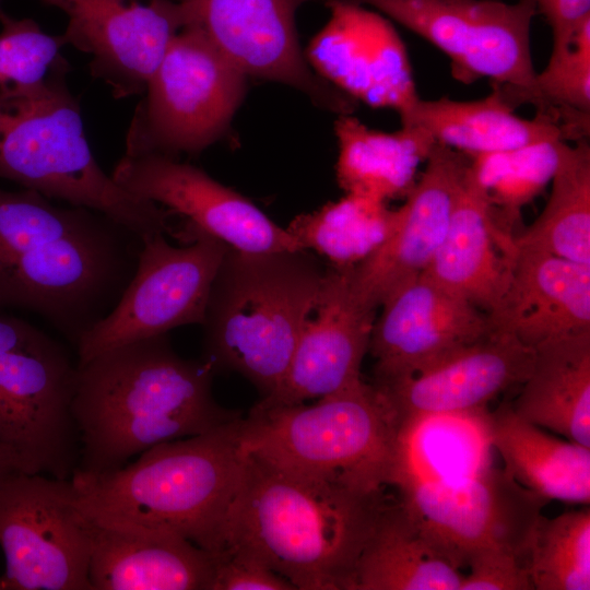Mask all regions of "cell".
I'll return each instance as SVG.
<instances>
[{"instance_id": "obj_8", "label": "cell", "mask_w": 590, "mask_h": 590, "mask_svg": "<svg viewBox=\"0 0 590 590\" xmlns=\"http://www.w3.org/2000/svg\"><path fill=\"white\" fill-rule=\"evenodd\" d=\"M76 367L60 341L0 310V444L17 456L21 471L61 480L75 472Z\"/></svg>"}, {"instance_id": "obj_16", "label": "cell", "mask_w": 590, "mask_h": 590, "mask_svg": "<svg viewBox=\"0 0 590 590\" xmlns=\"http://www.w3.org/2000/svg\"><path fill=\"white\" fill-rule=\"evenodd\" d=\"M111 177L131 194L160 204L186 222L248 252L302 250L251 201L202 169L163 155H123Z\"/></svg>"}, {"instance_id": "obj_17", "label": "cell", "mask_w": 590, "mask_h": 590, "mask_svg": "<svg viewBox=\"0 0 590 590\" xmlns=\"http://www.w3.org/2000/svg\"><path fill=\"white\" fill-rule=\"evenodd\" d=\"M327 24L310 40L306 60L315 73L356 102L399 115L418 98L403 40L382 14L327 0Z\"/></svg>"}, {"instance_id": "obj_33", "label": "cell", "mask_w": 590, "mask_h": 590, "mask_svg": "<svg viewBox=\"0 0 590 590\" xmlns=\"http://www.w3.org/2000/svg\"><path fill=\"white\" fill-rule=\"evenodd\" d=\"M529 105L535 114L562 126L570 141L590 134V16L577 28L567 47L551 52L542 72H536Z\"/></svg>"}, {"instance_id": "obj_5", "label": "cell", "mask_w": 590, "mask_h": 590, "mask_svg": "<svg viewBox=\"0 0 590 590\" xmlns=\"http://www.w3.org/2000/svg\"><path fill=\"white\" fill-rule=\"evenodd\" d=\"M324 269L308 250L240 251L227 246L211 284L202 359L233 370L267 397L282 381L314 312Z\"/></svg>"}, {"instance_id": "obj_12", "label": "cell", "mask_w": 590, "mask_h": 590, "mask_svg": "<svg viewBox=\"0 0 590 590\" xmlns=\"http://www.w3.org/2000/svg\"><path fill=\"white\" fill-rule=\"evenodd\" d=\"M0 547L7 590H92V521L71 479L0 475Z\"/></svg>"}, {"instance_id": "obj_20", "label": "cell", "mask_w": 590, "mask_h": 590, "mask_svg": "<svg viewBox=\"0 0 590 590\" xmlns=\"http://www.w3.org/2000/svg\"><path fill=\"white\" fill-rule=\"evenodd\" d=\"M469 164L470 156L435 143L399 208L393 232L350 268L352 286L367 307L377 310L393 290L425 271L444 239Z\"/></svg>"}, {"instance_id": "obj_27", "label": "cell", "mask_w": 590, "mask_h": 590, "mask_svg": "<svg viewBox=\"0 0 590 590\" xmlns=\"http://www.w3.org/2000/svg\"><path fill=\"white\" fill-rule=\"evenodd\" d=\"M486 437L504 470L546 500L589 505L590 448L552 437L503 404L485 420Z\"/></svg>"}, {"instance_id": "obj_36", "label": "cell", "mask_w": 590, "mask_h": 590, "mask_svg": "<svg viewBox=\"0 0 590 590\" xmlns=\"http://www.w3.org/2000/svg\"><path fill=\"white\" fill-rule=\"evenodd\" d=\"M213 557L211 590H296L285 578L241 553L223 550Z\"/></svg>"}, {"instance_id": "obj_23", "label": "cell", "mask_w": 590, "mask_h": 590, "mask_svg": "<svg viewBox=\"0 0 590 590\" xmlns=\"http://www.w3.org/2000/svg\"><path fill=\"white\" fill-rule=\"evenodd\" d=\"M91 521L92 590H211L214 557L186 538Z\"/></svg>"}, {"instance_id": "obj_34", "label": "cell", "mask_w": 590, "mask_h": 590, "mask_svg": "<svg viewBox=\"0 0 590 590\" xmlns=\"http://www.w3.org/2000/svg\"><path fill=\"white\" fill-rule=\"evenodd\" d=\"M533 589H590V509L540 516L526 553Z\"/></svg>"}, {"instance_id": "obj_24", "label": "cell", "mask_w": 590, "mask_h": 590, "mask_svg": "<svg viewBox=\"0 0 590 590\" xmlns=\"http://www.w3.org/2000/svg\"><path fill=\"white\" fill-rule=\"evenodd\" d=\"M514 238L468 167L444 239L423 273L487 314L505 291Z\"/></svg>"}, {"instance_id": "obj_40", "label": "cell", "mask_w": 590, "mask_h": 590, "mask_svg": "<svg viewBox=\"0 0 590 590\" xmlns=\"http://www.w3.org/2000/svg\"><path fill=\"white\" fill-rule=\"evenodd\" d=\"M0 590H7L2 576H0Z\"/></svg>"}, {"instance_id": "obj_25", "label": "cell", "mask_w": 590, "mask_h": 590, "mask_svg": "<svg viewBox=\"0 0 590 590\" xmlns=\"http://www.w3.org/2000/svg\"><path fill=\"white\" fill-rule=\"evenodd\" d=\"M401 125L416 126L436 143L475 156L543 141L570 142L566 130L535 114L527 119L515 114L498 92L473 101L421 97L400 115Z\"/></svg>"}, {"instance_id": "obj_18", "label": "cell", "mask_w": 590, "mask_h": 590, "mask_svg": "<svg viewBox=\"0 0 590 590\" xmlns=\"http://www.w3.org/2000/svg\"><path fill=\"white\" fill-rule=\"evenodd\" d=\"M380 307L368 347L377 385L417 374L489 334L485 312L424 273L399 285Z\"/></svg>"}, {"instance_id": "obj_28", "label": "cell", "mask_w": 590, "mask_h": 590, "mask_svg": "<svg viewBox=\"0 0 590 590\" xmlns=\"http://www.w3.org/2000/svg\"><path fill=\"white\" fill-rule=\"evenodd\" d=\"M339 154L337 179L346 192L382 202L405 198L435 145L424 129L401 125L394 132L368 128L351 114L334 122Z\"/></svg>"}, {"instance_id": "obj_7", "label": "cell", "mask_w": 590, "mask_h": 590, "mask_svg": "<svg viewBox=\"0 0 590 590\" xmlns=\"http://www.w3.org/2000/svg\"><path fill=\"white\" fill-rule=\"evenodd\" d=\"M403 424L386 393L359 382L304 403L259 406L241 424V446L276 467L365 489L394 484Z\"/></svg>"}, {"instance_id": "obj_19", "label": "cell", "mask_w": 590, "mask_h": 590, "mask_svg": "<svg viewBox=\"0 0 590 590\" xmlns=\"http://www.w3.org/2000/svg\"><path fill=\"white\" fill-rule=\"evenodd\" d=\"M314 318L300 331L285 375L276 389L256 403H304L351 387L362 379L376 310L356 295L350 268L324 271Z\"/></svg>"}, {"instance_id": "obj_21", "label": "cell", "mask_w": 590, "mask_h": 590, "mask_svg": "<svg viewBox=\"0 0 590 590\" xmlns=\"http://www.w3.org/2000/svg\"><path fill=\"white\" fill-rule=\"evenodd\" d=\"M535 351L509 334L489 332L410 377L377 385L404 428L420 420L480 411L503 391L522 385Z\"/></svg>"}, {"instance_id": "obj_14", "label": "cell", "mask_w": 590, "mask_h": 590, "mask_svg": "<svg viewBox=\"0 0 590 590\" xmlns=\"http://www.w3.org/2000/svg\"><path fill=\"white\" fill-rule=\"evenodd\" d=\"M245 75L291 85L326 109L351 114L354 99L317 73L303 54L296 13L316 0H176ZM326 2V0H324Z\"/></svg>"}, {"instance_id": "obj_9", "label": "cell", "mask_w": 590, "mask_h": 590, "mask_svg": "<svg viewBox=\"0 0 590 590\" xmlns=\"http://www.w3.org/2000/svg\"><path fill=\"white\" fill-rule=\"evenodd\" d=\"M246 78L192 24L172 40L151 74L126 135L127 156L198 154L228 129Z\"/></svg>"}, {"instance_id": "obj_4", "label": "cell", "mask_w": 590, "mask_h": 590, "mask_svg": "<svg viewBox=\"0 0 590 590\" xmlns=\"http://www.w3.org/2000/svg\"><path fill=\"white\" fill-rule=\"evenodd\" d=\"M243 418L156 445L114 471L73 475L81 510L95 522L168 531L219 553L244 465Z\"/></svg>"}, {"instance_id": "obj_29", "label": "cell", "mask_w": 590, "mask_h": 590, "mask_svg": "<svg viewBox=\"0 0 590 590\" xmlns=\"http://www.w3.org/2000/svg\"><path fill=\"white\" fill-rule=\"evenodd\" d=\"M534 351L532 369L511 404L514 412L590 448V332Z\"/></svg>"}, {"instance_id": "obj_15", "label": "cell", "mask_w": 590, "mask_h": 590, "mask_svg": "<svg viewBox=\"0 0 590 590\" xmlns=\"http://www.w3.org/2000/svg\"><path fill=\"white\" fill-rule=\"evenodd\" d=\"M62 11L67 45L91 57V73L114 97L144 93L174 37L187 25L173 0H42Z\"/></svg>"}, {"instance_id": "obj_13", "label": "cell", "mask_w": 590, "mask_h": 590, "mask_svg": "<svg viewBox=\"0 0 590 590\" xmlns=\"http://www.w3.org/2000/svg\"><path fill=\"white\" fill-rule=\"evenodd\" d=\"M396 484L401 500L459 569L485 552L524 560L532 530L548 503L495 468L456 480L405 473Z\"/></svg>"}, {"instance_id": "obj_2", "label": "cell", "mask_w": 590, "mask_h": 590, "mask_svg": "<svg viewBox=\"0 0 590 590\" xmlns=\"http://www.w3.org/2000/svg\"><path fill=\"white\" fill-rule=\"evenodd\" d=\"M213 375L202 358L178 355L167 333L78 363L71 401L79 438L73 475L114 471L156 445L240 417L215 401Z\"/></svg>"}, {"instance_id": "obj_35", "label": "cell", "mask_w": 590, "mask_h": 590, "mask_svg": "<svg viewBox=\"0 0 590 590\" xmlns=\"http://www.w3.org/2000/svg\"><path fill=\"white\" fill-rule=\"evenodd\" d=\"M0 96L43 81L63 59L67 43L32 19L0 14Z\"/></svg>"}, {"instance_id": "obj_1", "label": "cell", "mask_w": 590, "mask_h": 590, "mask_svg": "<svg viewBox=\"0 0 590 590\" xmlns=\"http://www.w3.org/2000/svg\"><path fill=\"white\" fill-rule=\"evenodd\" d=\"M142 240L98 211L0 187V310L35 314L76 346L117 304Z\"/></svg>"}, {"instance_id": "obj_11", "label": "cell", "mask_w": 590, "mask_h": 590, "mask_svg": "<svg viewBox=\"0 0 590 590\" xmlns=\"http://www.w3.org/2000/svg\"><path fill=\"white\" fill-rule=\"evenodd\" d=\"M174 246L164 233L142 240L135 271L113 309L78 342V363L110 349L201 324L227 245L186 222Z\"/></svg>"}, {"instance_id": "obj_26", "label": "cell", "mask_w": 590, "mask_h": 590, "mask_svg": "<svg viewBox=\"0 0 590 590\" xmlns=\"http://www.w3.org/2000/svg\"><path fill=\"white\" fill-rule=\"evenodd\" d=\"M463 578L404 503L388 500L359 557L354 590H460Z\"/></svg>"}, {"instance_id": "obj_10", "label": "cell", "mask_w": 590, "mask_h": 590, "mask_svg": "<svg viewBox=\"0 0 590 590\" xmlns=\"http://www.w3.org/2000/svg\"><path fill=\"white\" fill-rule=\"evenodd\" d=\"M368 4L441 50L455 80L487 79L514 110L529 105L536 71L529 0H343Z\"/></svg>"}, {"instance_id": "obj_3", "label": "cell", "mask_w": 590, "mask_h": 590, "mask_svg": "<svg viewBox=\"0 0 590 590\" xmlns=\"http://www.w3.org/2000/svg\"><path fill=\"white\" fill-rule=\"evenodd\" d=\"M222 550L247 555L300 590H354L363 550L388 499L245 452ZM220 551V552H221Z\"/></svg>"}, {"instance_id": "obj_41", "label": "cell", "mask_w": 590, "mask_h": 590, "mask_svg": "<svg viewBox=\"0 0 590 590\" xmlns=\"http://www.w3.org/2000/svg\"><path fill=\"white\" fill-rule=\"evenodd\" d=\"M1 1H2V0H0V4H1ZM2 12H3V11L1 10V7H0V14H1Z\"/></svg>"}, {"instance_id": "obj_6", "label": "cell", "mask_w": 590, "mask_h": 590, "mask_svg": "<svg viewBox=\"0 0 590 590\" xmlns=\"http://www.w3.org/2000/svg\"><path fill=\"white\" fill-rule=\"evenodd\" d=\"M69 70L63 58L43 81L0 96V177L98 211L142 239L172 232L167 209L131 194L97 163Z\"/></svg>"}, {"instance_id": "obj_30", "label": "cell", "mask_w": 590, "mask_h": 590, "mask_svg": "<svg viewBox=\"0 0 590 590\" xmlns=\"http://www.w3.org/2000/svg\"><path fill=\"white\" fill-rule=\"evenodd\" d=\"M565 142L547 202L520 235L518 246L590 264V145Z\"/></svg>"}, {"instance_id": "obj_39", "label": "cell", "mask_w": 590, "mask_h": 590, "mask_svg": "<svg viewBox=\"0 0 590 590\" xmlns=\"http://www.w3.org/2000/svg\"><path fill=\"white\" fill-rule=\"evenodd\" d=\"M14 470L21 471L17 456L10 448L0 444V475Z\"/></svg>"}, {"instance_id": "obj_37", "label": "cell", "mask_w": 590, "mask_h": 590, "mask_svg": "<svg viewBox=\"0 0 590 590\" xmlns=\"http://www.w3.org/2000/svg\"><path fill=\"white\" fill-rule=\"evenodd\" d=\"M460 590H530L533 589L524 560L506 552H485L468 565Z\"/></svg>"}, {"instance_id": "obj_32", "label": "cell", "mask_w": 590, "mask_h": 590, "mask_svg": "<svg viewBox=\"0 0 590 590\" xmlns=\"http://www.w3.org/2000/svg\"><path fill=\"white\" fill-rule=\"evenodd\" d=\"M564 141H543L511 150L470 156L469 173L495 208L510 235L521 209L551 182Z\"/></svg>"}, {"instance_id": "obj_38", "label": "cell", "mask_w": 590, "mask_h": 590, "mask_svg": "<svg viewBox=\"0 0 590 590\" xmlns=\"http://www.w3.org/2000/svg\"><path fill=\"white\" fill-rule=\"evenodd\" d=\"M542 14L552 31V51L564 49L571 42L582 21L590 16V0H529Z\"/></svg>"}, {"instance_id": "obj_31", "label": "cell", "mask_w": 590, "mask_h": 590, "mask_svg": "<svg viewBox=\"0 0 590 590\" xmlns=\"http://www.w3.org/2000/svg\"><path fill=\"white\" fill-rule=\"evenodd\" d=\"M399 209L368 197L346 193L286 227L299 249L324 256L332 267L351 268L369 257L393 232Z\"/></svg>"}, {"instance_id": "obj_22", "label": "cell", "mask_w": 590, "mask_h": 590, "mask_svg": "<svg viewBox=\"0 0 590 590\" xmlns=\"http://www.w3.org/2000/svg\"><path fill=\"white\" fill-rule=\"evenodd\" d=\"M486 317L489 332L531 349L590 332V264L515 243L505 291Z\"/></svg>"}]
</instances>
